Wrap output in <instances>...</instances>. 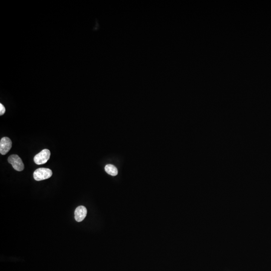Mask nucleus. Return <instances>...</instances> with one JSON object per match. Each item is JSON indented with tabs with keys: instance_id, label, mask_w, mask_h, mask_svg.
<instances>
[{
	"instance_id": "4",
	"label": "nucleus",
	"mask_w": 271,
	"mask_h": 271,
	"mask_svg": "<svg viewBox=\"0 0 271 271\" xmlns=\"http://www.w3.org/2000/svg\"><path fill=\"white\" fill-rule=\"evenodd\" d=\"M12 141L8 137H4L0 142V153L4 155L10 150L12 147Z\"/></svg>"
},
{
	"instance_id": "5",
	"label": "nucleus",
	"mask_w": 271,
	"mask_h": 271,
	"mask_svg": "<svg viewBox=\"0 0 271 271\" xmlns=\"http://www.w3.org/2000/svg\"><path fill=\"white\" fill-rule=\"evenodd\" d=\"M75 219L77 222H81L86 217L87 210L85 207L79 206L76 208L75 210Z\"/></svg>"
},
{
	"instance_id": "3",
	"label": "nucleus",
	"mask_w": 271,
	"mask_h": 271,
	"mask_svg": "<svg viewBox=\"0 0 271 271\" xmlns=\"http://www.w3.org/2000/svg\"><path fill=\"white\" fill-rule=\"evenodd\" d=\"M8 162L12 165L14 169L22 171L24 169V165L22 159L17 155H12L8 158Z\"/></svg>"
},
{
	"instance_id": "1",
	"label": "nucleus",
	"mask_w": 271,
	"mask_h": 271,
	"mask_svg": "<svg viewBox=\"0 0 271 271\" xmlns=\"http://www.w3.org/2000/svg\"><path fill=\"white\" fill-rule=\"evenodd\" d=\"M52 175V172L48 168H40L36 170L33 173V177L36 181H41L49 178Z\"/></svg>"
},
{
	"instance_id": "7",
	"label": "nucleus",
	"mask_w": 271,
	"mask_h": 271,
	"mask_svg": "<svg viewBox=\"0 0 271 271\" xmlns=\"http://www.w3.org/2000/svg\"><path fill=\"white\" fill-rule=\"evenodd\" d=\"M6 112V109L3 105L2 103H0V116H2L5 114Z\"/></svg>"
},
{
	"instance_id": "6",
	"label": "nucleus",
	"mask_w": 271,
	"mask_h": 271,
	"mask_svg": "<svg viewBox=\"0 0 271 271\" xmlns=\"http://www.w3.org/2000/svg\"><path fill=\"white\" fill-rule=\"evenodd\" d=\"M105 171L108 174L110 175L115 176L117 175L118 173L117 168L116 167L112 164H108L105 166Z\"/></svg>"
},
{
	"instance_id": "2",
	"label": "nucleus",
	"mask_w": 271,
	"mask_h": 271,
	"mask_svg": "<svg viewBox=\"0 0 271 271\" xmlns=\"http://www.w3.org/2000/svg\"><path fill=\"white\" fill-rule=\"evenodd\" d=\"M50 151L48 149H44L37 154L34 158V161L37 165L46 163L50 157Z\"/></svg>"
}]
</instances>
